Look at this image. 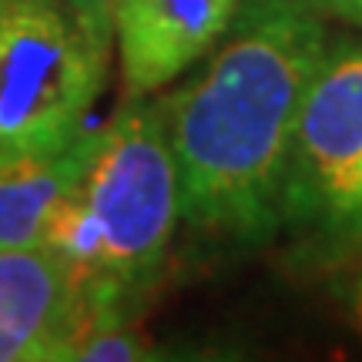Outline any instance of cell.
<instances>
[{"label": "cell", "instance_id": "1", "mask_svg": "<svg viewBox=\"0 0 362 362\" xmlns=\"http://www.w3.org/2000/svg\"><path fill=\"white\" fill-rule=\"evenodd\" d=\"M329 34L309 0H242L205 67L161 101L181 218L221 248L279 235L285 158Z\"/></svg>", "mask_w": 362, "mask_h": 362}, {"label": "cell", "instance_id": "2", "mask_svg": "<svg viewBox=\"0 0 362 362\" xmlns=\"http://www.w3.org/2000/svg\"><path fill=\"white\" fill-rule=\"evenodd\" d=\"M178 221V165L161 104L131 101L90 131L84 171L54 208L40 245L78 272L98 315H128L165 272Z\"/></svg>", "mask_w": 362, "mask_h": 362}, {"label": "cell", "instance_id": "3", "mask_svg": "<svg viewBox=\"0 0 362 362\" xmlns=\"http://www.w3.org/2000/svg\"><path fill=\"white\" fill-rule=\"evenodd\" d=\"M279 232L309 269L362 255V40L339 37L298 107L285 158Z\"/></svg>", "mask_w": 362, "mask_h": 362}, {"label": "cell", "instance_id": "4", "mask_svg": "<svg viewBox=\"0 0 362 362\" xmlns=\"http://www.w3.org/2000/svg\"><path fill=\"white\" fill-rule=\"evenodd\" d=\"M107 57L61 0H0V155L61 151L84 134Z\"/></svg>", "mask_w": 362, "mask_h": 362}, {"label": "cell", "instance_id": "5", "mask_svg": "<svg viewBox=\"0 0 362 362\" xmlns=\"http://www.w3.org/2000/svg\"><path fill=\"white\" fill-rule=\"evenodd\" d=\"M94 319L84 282L57 252L0 248V362L71 359Z\"/></svg>", "mask_w": 362, "mask_h": 362}, {"label": "cell", "instance_id": "6", "mask_svg": "<svg viewBox=\"0 0 362 362\" xmlns=\"http://www.w3.org/2000/svg\"><path fill=\"white\" fill-rule=\"evenodd\" d=\"M242 0H115V40L131 98L165 88L211 54Z\"/></svg>", "mask_w": 362, "mask_h": 362}, {"label": "cell", "instance_id": "7", "mask_svg": "<svg viewBox=\"0 0 362 362\" xmlns=\"http://www.w3.org/2000/svg\"><path fill=\"white\" fill-rule=\"evenodd\" d=\"M90 151V131L61 151L0 155V248H30L44 242L47 221L78 185Z\"/></svg>", "mask_w": 362, "mask_h": 362}, {"label": "cell", "instance_id": "8", "mask_svg": "<svg viewBox=\"0 0 362 362\" xmlns=\"http://www.w3.org/2000/svg\"><path fill=\"white\" fill-rule=\"evenodd\" d=\"M71 359L84 362H141L155 359L151 342L138 332V325L128 315H98L84 339L78 342V349Z\"/></svg>", "mask_w": 362, "mask_h": 362}, {"label": "cell", "instance_id": "9", "mask_svg": "<svg viewBox=\"0 0 362 362\" xmlns=\"http://www.w3.org/2000/svg\"><path fill=\"white\" fill-rule=\"evenodd\" d=\"M67 11L78 17V24L88 30V37L111 54L115 44V0H61Z\"/></svg>", "mask_w": 362, "mask_h": 362}, {"label": "cell", "instance_id": "10", "mask_svg": "<svg viewBox=\"0 0 362 362\" xmlns=\"http://www.w3.org/2000/svg\"><path fill=\"white\" fill-rule=\"evenodd\" d=\"M339 269H342V279H339V288H336L339 305L346 309V319L356 329V336L362 339V255L349 259Z\"/></svg>", "mask_w": 362, "mask_h": 362}, {"label": "cell", "instance_id": "11", "mask_svg": "<svg viewBox=\"0 0 362 362\" xmlns=\"http://www.w3.org/2000/svg\"><path fill=\"white\" fill-rule=\"evenodd\" d=\"M319 13H332V17H342L346 24L362 27V0H309Z\"/></svg>", "mask_w": 362, "mask_h": 362}]
</instances>
